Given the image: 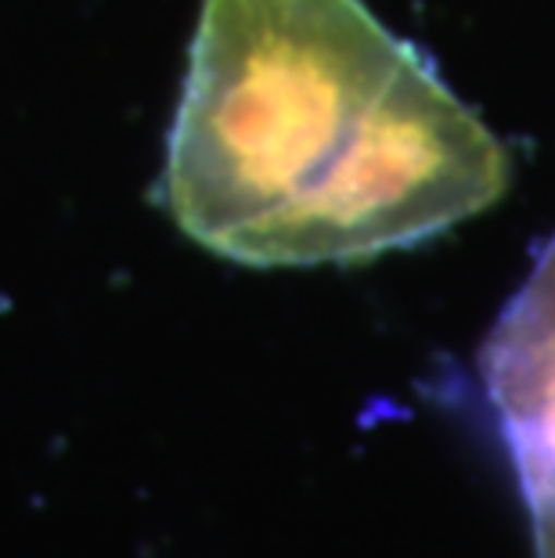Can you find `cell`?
I'll list each match as a JSON object with an SVG mask.
<instances>
[{
	"label": "cell",
	"instance_id": "obj_1",
	"mask_svg": "<svg viewBox=\"0 0 555 558\" xmlns=\"http://www.w3.org/2000/svg\"><path fill=\"white\" fill-rule=\"evenodd\" d=\"M512 159L361 0H206L167 198L209 253L358 264L494 206Z\"/></svg>",
	"mask_w": 555,
	"mask_h": 558
},
{
	"label": "cell",
	"instance_id": "obj_2",
	"mask_svg": "<svg viewBox=\"0 0 555 558\" xmlns=\"http://www.w3.org/2000/svg\"><path fill=\"white\" fill-rule=\"evenodd\" d=\"M480 372L523 490L538 558H555V239L491 328Z\"/></svg>",
	"mask_w": 555,
	"mask_h": 558
}]
</instances>
